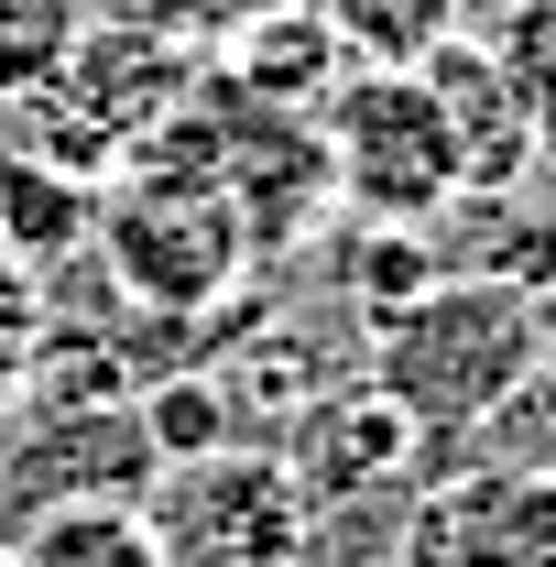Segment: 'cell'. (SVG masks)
<instances>
[{
  "mask_svg": "<svg viewBox=\"0 0 556 567\" xmlns=\"http://www.w3.org/2000/svg\"><path fill=\"white\" fill-rule=\"evenodd\" d=\"M274 458H284V481L306 492V513H317V535L328 524H349V513H404V492H415V458H425V436L360 371H339V382H317L295 415H284L274 436Z\"/></svg>",
  "mask_w": 556,
  "mask_h": 567,
  "instance_id": "cell-7",
  "label": "cell"
},
{
  "mask_svg": "<svg viewBox=\"0 0 556 567\" xmlns=\"http://www.w3.org/2000/svg\"><path fill=\"white\" fill-rule=\"evenodd\" d=\"M0 567H164L142 502H76V513H33L0 524Z\"/></svg>",
  "mask_w": 556,
  "mask_h": 567,
  "instance_id": "cell-12",
  "label": "cell"
},
{
  "mask_svg": "<svg viewBox=\"0 0 556 567\" xmlns=\"http://www.w3.org/2000/svg\"><path fill=\"white\" fill-rule=\"evenodd\" d=\"M262 11H284V0H153V22H164V33H186L197 55H208L218 33H240V22H262Z\"/></svg>",
  "mask_w": 556,
  "mask_h": 567,
  "instance_id": "cell-18",
  "label": "cell"
},
{
  "mask_svg": "<svg viewBox=\"0 0 556 567\" xmlns=\"http://www.w3.org/2000/svg\"><path fill=\"white\" fill-rule=\"evenodd\" d=\"M197 44L186 33H164V22H110V11H87L66 44V66L44 76L33 99H11V153H33V164H66V175H110L142 132H164L175 121V99L197 87Z\"/></svg>",
  "mask_w": 556,
  "mask_h": 567,
  "instance_id": "cell-2",
  "label": "cell"
},
{
  "mask_svg": "<svg viewBox=\"0 0 556 567\" xmlns=\"http://www.w3.org/2000/svg\"><path fill=\"white\" fill-rule=\"evenodd\" d=\"M76 22H87V0H0V110L33 99L44 76L66 66Z\"/></svg>",
  "mask_w": 556,
  "mask_h": 567,
  "instance_id": "cell-16",
  "label": "cell"
},
{
  "mask_svg": "<svg viewBox=\"0 0 556 567\" xmlns=\"http://www.w3.org/2000/svg\"><path fill=\"white\" fill-rule=\"evenodd\" d=\"M382 567H556V470L546 458H481L459 481L404 492Z\"/></svg>",
  "mask_w": 556,
  "mask_h": 567,
  "instance_id": "cell-8",
  "label": "cell"
},
{
  "mask_svg": "<svg viewBox=\"0 0 556 567\" xmlns=\"http://www.w3.org/2000/svg\"><path fill=\"white\" fill-rule=\"evenodd\" d=\"M339 33L349 66H425L447 33H470V0H306Z\"/></svg>",
  "mask_w": 556,
  "mask_h": 567,
  "instance_id": "cell-13",
  "label": "cell"
},
{
  "mask_svg": "<svg viewBox=\"0 0 556 567\" xmlns=\"http://www.w3.org/2000/svg\"><path fill=\"white\" fill-rule=\"evenodd\" d=\"M415 76H425V99H436L459 197H502V186L546 175V164H535V121H524V99H513V76H502V55H491L481 33H447Z\"/></svg>",
  "mask_w": 556,
  "mask_h": 567,
  "instance_id": "cell-9",
  "label": "cell"
},
{
  "mask_svg": "<svg viewBox=\"0 0 556 567\" xmlns=\"http://www.w3.org/2000/svg\"><path fill=\"white\" fill-rule=\"evenodd\" d=\"M153 470L164 458L142 436L132 393H55V382H33V404L0 436V524L76 513V502H142Z\"/></svg>",
  "mask_w": 556,
  "mask_h": 567,
  "instance_id": "cell-6",
  "label": "cell"
},
{
  "mask_svg": "<svg viewBox=\"0 0 556 567\" xmlns=\"http://www.w3.org/2000/svg\"><path fill=\"white\" fill-rule=\"evenodd\" d=\"M535 339H546L535 295H513L491 274H436L425 295H404L393 317L360 328V382L415 425L425 447H447V436L502 425V404L535 371Z\"/></svg>",
  "mask_w": 556,
  "mask_h": 567,
  "instance_id": "cell-1",
  "label": "cell"
},
{
  "mask_svg": "<svg viewBox=\"0 0 556 567\" xmlns=\"http://www.w3.org/2000/svg\"><path fill=\"white\" fill-rule=\"evenodd\" d=\"M208 66L229 76L240 99H262V110H306V121H317V99L349 76V55H339V33H328L306 0H284V11H262V22L218 33Z\"/></svg>",
  "mask_w": 556,
  "mask_h": 567,
  "instance_id": "cell-10",
  "label": "cell"
},
{
  "mask_svg": "<svg viewBox=\"0 0 556 567\" xmlns=\"http://www.w3.org/2000/svg\"><path fill=\"white\" fill-rule=\"evenodd\" d=\"M481 44L502 55L513 99H524V121H535V164L556 175V0H502Z\"/></svg>",
  "mask_w": 556,
  "mask_h": 567,
  "instance_id": "cell-14",
  "label": "cell"
},
{
  "mask_svg": "<svg viewBox=\"0 0 556 567\" xmlns=\"http://www.w3.org/2000/svg\"><path fill=\"white\" fill-rule=\"evenodd\" d=\"M33 339H44V295H33V274L0 251V393H22L33 382Z\"/></svg>",
  "mask_w": 556,
  "mask_h": 567,
  "instance_id": "cell-17",
  "label": "cell"
},
{
  "mask_svg": "<svg viewBox=\"0 0 556 567\" xmlns=\"http://www.w3.org/2000/svg\"><path fill=\"white\" fill-rule=\"evenodd\" d=\"M142 524H153L164 567H317V546H328L317 513H306V492L284 481V458L251 447V436L153 470Z\"/></svg>",
  "mask_w": 556,
  "mask_h": 567,
  "instance_id": "cell-5",
  "label": "cell"
},
{
  "mask_svg": "<svg viewBox=\"0 0 556 567\" xmlns=\"http://www.w3.org/2000/svg\"><path fill=\"white\" fill-rule=\"evenodd\" d=\"M349 229H360V240H349V306H360V328H371V317H393V306H404V295H425V284L447 274V262H436V229H371V218H349Z\"/></svg>",
  "mask_w": 556,
  "mask_h": 567,
  "instance_id": "cell-15",
  "label": "cell"
},
{
  "mask_svg": "<svg viewBox=\"0 0 556 567\" xmlns=\"http://www.w3.org/2000/svg\"><path fill=\"white\" fill-rule=\"evenodd\" d=\"M87 251L110 262V284L132 295L142 317L186 328V317H218L240 284L262 274L240 208L197 186V175H164V164H121L99 175V218H87Z\"/></svg>",
  "mask_w": 556,
  "mask_h": 567,
  "instance_id": "cell-3",
  "label": "cell"
},
{
  "mask_svg": "<svg viewBox=\"0 0 556 567\" xmlns=\"http://www.w3.org/2000/svg\"><path fill=\"white\" fill-rule=\"evenodd\" d=\"M317 153H328V208L371 229H436L459 208V164L436 132V99L415 66H349L317 99Z\"/></svg>",
  "mask_w": 556,
  "mask_h": 567,
  "instance_id": "cell-4",
  "label": "cell"
},
{
  "mask_svg": "<svg viewBox=\"0 0 556 567\" xmlns=\"http://www.w3.org/2000/svg\"><path fill=\"white\" fill-rule=\"evenodd\" d=\"M87 218H99V186H87V175L33 164V153L0 142V251H11L22 274H66L76 251H87Z\"/></svg>",
  "mask_w": 556,
  "mask_h": 567,
  "instance_id": "cell-11",
  "label": "cell"
}]
</instances>
